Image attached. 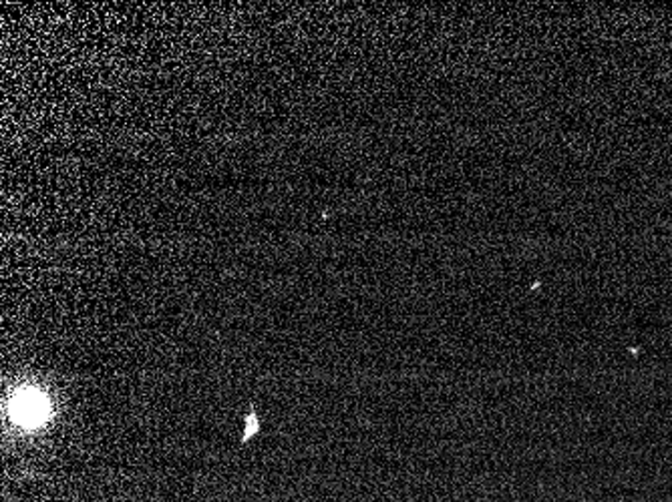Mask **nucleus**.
<instances>
[{
  "label": "nucleus",
  "mask_w": 672,
  "mask_h": 502,
  "mask_svg": "<svg viewBox=\"0 0 672 502\" xmlns=\"http://www.w3.org/2000/svg\"><path fill=\"white\" fill-rule=\"evenodd\" d=\"M14 418L23 424H41L47 418V400L39 392H23L14 400Z\"/></svg>",
  "instance_id": "1"
},
{
  "label": "nucleus",
  "mask_w": 672,
  "mask_h": 502,
  "mask_svg": "<svg viewBox=\"0 0 672 502\" xmlns=\"http://www.w3.org/2000/svg\"><path fill=\"white\" fill-rule=\"evenodd\" d=\"M252 432H258V418H256V414H250V417H248V426H246L244 438L248 440L250 436H252Z\"/></svg>",
  "instance_id": "2"
}]
</instances>
